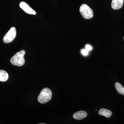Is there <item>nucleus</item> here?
<instances>
[{
    "instance_id": "1",
    "label": "nucleus",
    "mask_w": 124,
    "mask_h": 124,
    "mask_svg": "<svg viewBox=\"0 0 124 124\" xmlns=\"http://www.w3.org/2000/svg\"><path fill=\"white\" fill-rule=\"evenodd\" d=\"M25 51L22 50L17 52L11 58L10 62L12 64L17 66L20 67L24 65L25 60L24 58Z\"/></svg>"
},
{
    "instance_id": "2",
    "label": "nucleus",
    "mask_w": 124,
    "mask_h": 124,
    "mask_svg": "<svg viewBox=\"0 0 124 124\" xmlns=\"http://www.w3.org/2000/svg\"><path fill=\"white\" fill-rule=\"evenodd\" d=\"M52 97V93L48 88L43 89L38 95V102L41 104H44L51 100Z\"/></svg>"
},
{
    "instance_id": "3",
    "label": "nucleus",
    "mask_w": 124,
    "mask_h": 124,
    "mask_svg": "<svg viewBox=\"0 0 124 124\" xmlns=\"http://www.w3.org/2000/svg\"><path fill=\"white\" fill-rule=\"evenodd\" d=\"M80 11L82 17L85 19L91 18L93 15L92 9L85 4L81 5L80 7Z\"/></svg>"
},
{
    "instance_id": "4",
    "label": "nucleus",
    "mask_w": 124,
    "mask_h": 124,
    "mask_svg": "<svg viewBox=\"0 0 124 124\" xmlns=\"http://www.w3.org/2000/svg\"><path fill=\"white\" fill-rule=\"evenodd\" d=\"M16 35V29L15 28L13 27L5 35L3 38V41L5 43H10L14 39Z\"/></svg>"
},
{
    "instance_id": "5",
    "label": "nucleus",
    "mask_w": 124,
    "mask_h": 124,
    "mask_svg": "<svg viewBox=\"0 0 124 124\" xmlns=\"http://www.w3.org/2000/svg\"><path fill=\"white\" fill-rule=\"evenodd\" d=\"M19 6L27 13L33 15H35L36 14V11L25 2H20Z\"/></svg>"
},
{
    "instance_id": "6",
    "label": "nucleus",
    "mask_w": 124,
    "mask_h": 124,
    "mask_svg": "<svg viewBox=\"0 0 124 124\" xmlns=\"http://www.w3.org/2000/svg\"><path fill=\"white\" fill-rule=\"evenodd\" d=\"M87 116V113L84 111H80L77 112L73 114V118L77 120H82Z\"/></svg>"
},
{
    "instance_id": "7",
    "label": "nucleus",
    "mask_w": 124,
    "mask_h": 124,
    "mask_svg": "<svg viewBox=\"0 0 124 124\" xmlns=\"http://www.w3.org/2000/svg\"><path fill=\"white\" fill-rule=\"evenodd\" d=\"M124 0H112L111 2L112 8L115 10L119 9L122 8Z\"/></svg>"
},
{
    "instance_id": "8",
    "label": "nucleus",
    "mask_w": 124,
    "mask_h": 124,
    "mask_svg": "<svg viewBox=\"0 0 124 124\" xmlns=\"http://www.w3.org/2000/svg\"><path fill=\"white\" fill-rule=\"evenodd\" d=\"M99 114L100 115L104 116L105 117L109 118L112 115V112L110 110L104 108H101L99 111Z\"/></svg>"
},
{
    "instance_id": "9",
    "label": "nucleus",
    "mask_w": 124,
    "mask_h": 124,
    "mask_svg": "<svg viewBox=\"0 0 124 124\" xmlns=\"http://www.w3.org/2000/svg\"><path fill=\"white\" fill-rule=\"evenodd\" d=\"M8 78V75L6 71L4 70H0V81L5 82Z\"/></svg>"
},
{
    "instance_id": "10",
    "label": "nucleus",
    "mask_w": 124,
    "mask_h": 124,
    "mask_svg": "<svg viewBox=\"0 0 124 124\" xmlns=\"http://www.w3.org/2000/svg\"><path fill=\"white\" fill-rule=\"evenodd\" d=\"M115 86L117 93L120 94L124 95V87L118 82H116L115 84Z\"/></svg>"
},
{
    "instance_id": "11",
    "label": "nucleus",
    "mask_w": 124,
    "mask_h": 124,
    "mask_svg": "<svg viewBox=\"0 0 124 124\" xmlns=\"http://www.w3.org/2000/svg\"><path fill=\"white\" fill-rule=\"evenodd\" d=\"M81 53L82 54L84 55H88V51L85 49H83L81 50Z\"/></svg>"
},
{
    "instance_id": "12",
    "label": "nucleus",
    "mask_w": 124,
    "mask_h": 124,
    "mask_svg": "<svg viewBox=\"0 0 124 124\" xmlns=\"http://www.w3.org/2000/svg\"><path fill=\"white\" fill-rule=\"evenodd\" d=\"M85 48H86V49L88 51H90L92 49V46L89 45H86L85 46Z\"/></svg>"
},
{
    "instance_id": "13",
    "label": "nucleus",
    "mask_w": 124,
    "mask_h": 124,
    "mask_svg": "<svg viewBox=\"0 0 124 124\" xmlns=\"http://www.w3.org/2000/svg\"><path fill=\"white\" fill-rule=\"evenodd\" d=\"M44 124V123H40V124Z\"/></svg>"
},
{
    "instance_id": "14",
    "label": "nucleus",
    "mask_w": 124,
    "mask_h": 124,
    "mask_svg": "<svg viewBox=\"0 0 124 124\" xmlns=\"http://www.w3.org/2000/svg\"></svg>"
}]
</instances>
